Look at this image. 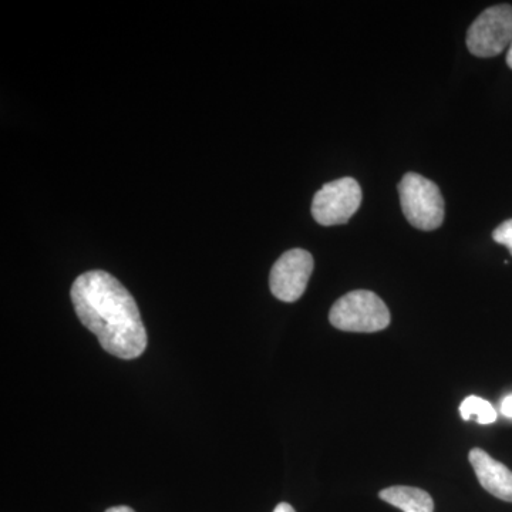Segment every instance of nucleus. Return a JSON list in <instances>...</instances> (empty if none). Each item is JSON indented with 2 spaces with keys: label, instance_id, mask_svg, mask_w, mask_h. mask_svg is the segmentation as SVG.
I'll return each mask as SVG.
<instances>
[{
  "label": "nucleus",
  "instance_id": "1",
  "mask_svg": "<svg viewBox=\"0 0 512 512\" xmlns=\"http://www.w3.org/2000/svg\"><path fill=\"white\" fill-rule=\"evenodd\" d=\"M70 295L80 322L97 336L107 353L131 360L146 352L147 332L137 303L109 272L80 275Z\"/></svg>",
  "mask_w": 512,
  "mask_h": 512
},
{
  "label": "nucleus",
  "instance_id": "2",
  "mask_svg": "<svg viewBox=\"0 0 512 512\" xmlns=\"http://www.w3.org/2000/svg\"><path fill=\"white\" fill-rule=\"evenodd\" d=\"M329 320L343 332L375 333L390 325V311L375 292L360 289L333 303Z\"/></svg>",
  "mask_w": 512,
  "mask_h": 512
},
{
  "label": "nucleus",
  "instance_id": "3",
  "mask_svg": "<svg viewBox=\"0 0 512 512\" xmlns=\"http://www.w3.org/2000/svg\"><path fill=\"white\" fill-rule=\"evenodd\" d=\"M404 217L420 231H434L444 221V198L439 185L417 173H407L399 183Z\"/></svg>",
  "mask_w": 512,
  "mask_h": 512
},
{
  "label": "nucleus",
  "instance_id": "4",
  "mask_svg": "<svg viewBox=\"0 0 512 512\" xmlns=\"http://www.w3.org/2000/svg\"><path fill=\"white\" fill-rule=\"evenodd\" d=\"M362 205V188L352 177L323 185L312 201V217L323 227L348 224Z\"/></svg>",
  "mask_w": 512,
  "mask_h": 512
},
{
  "label": "nucleus",
  "instance_id": "5",
  "mask_svg": "<svg viewBox=\"0 0 512 512\" xmlns=\"http://www.w3.org/2000/svg\"><path fill=\"white\" fill-rule=\"evenodd\" d=\"M512 43V6L495 5L485 9L467 32V47L471 55L494 57L501 55Z\"/></svg>",
  "mask_w": 512,
  "mask_h": 512
},
{
  "label": "nucleus",
  "instance_id": "6",
  "mask_svg": "<svg viewBox=\"0 0 512 512\" xmlns=\"http://www.w3.org/2000/svg\"><path fill=\"white\" fill-rule=\"evenodd\" d=\"M313 256L301 248L285 252L269 275V286L276 299L282 302H296L305 293L313 272Z\"/></svg>",
  "mask_w": 512,
  "mask_h": 512
},
{
  "label": "nucleus",
  "instance_id": "7",
  "mask_svg": "<svg viewBox=\"0 0 512 512\" xmlns=\"http://www.w3.org/2000/svg\"><path fill=\"white\" fill-rule=\"evenodd\" d=\"M481 487L500 500L512 503V471L494 460L481 448H473L468 456Z\"/></svg>",
  "mask_w": 512,
  "mask_h": 512
},
{
  "label": "nucleus",
  "instance_id": "8",
  "mask_svg": "<svg viewBox=\"0 0 512 512\" xmlns=\"http://www.w3.org/2000/svg\"><path fill=\"white\" fill-rule=\"evenodd\" d=\"M379 497L403 512H434L433 498L420 488L394 485L380 491Z\"/></svg>",
  "mask_w": 512,
  "mask_h": 512
},
{
  "label": "nucleus",
  "instance_id": "9",
  "mask_svg": "<svg viewBox=\"0 0 512 512\" xmlns=\"http://www.w3.org/2000/svg\"><path fill=\"white\" fill-rule=\"evenodd\" d=\"M460 414L463 420L476 419L478 424H491L497 420L493 404L481 397L470 396L461 403Z\"/></svg>",
  "mask_w": 512,
  "mask_h": 512
},
{
  "label": "nucleus",
  "instance_id": "10",
  "mask_svg": "<svg viewBox=\"0 0 512 512\" xmlns=\"http://www.w3.org/2000/svg\"><path fill=\"white\" fill-rule=\"evenodd\" d=\"M493 239L497 244L507 247L512 255V220L504 221L500 227L495 228Z\"/></svg>",
  "mask_w": 512,
  "mask_h": 512
},
{
  "label": "nucleus",
  "instance_id": "11",
  "mask_svg": "<svg viewBox=\"0 0 512 512\" xmlns=\"http://www.w3.org/2000/svg\"><path fill=\"white\" fill-rule=\"evenodd\" d=\"M501 413L508 417V419H512V394L505 397L503 403H501Z\"/></svg>",
  "mask_w": 512,
  "mask_h": 512
},
{
  "label": "nucleus",
  "instance_id": "12",
  "mask_svg": "<svg viewBox=\"0 0 512 512\" xmlns=\"http://www.w3.org/2000/svg\"><path fill=\"white\" fill-rule=\"evenodd\" d=\"M274 512H296V511L293 510V507L291 504L281 503L279 505H276Z\"/></svg>",
  "mask_w": 512,
  "mask_h": 512
},
{
  "label": "nucleus",
  "instance_id": "13",
  "mask_svg": "<svg viewBox=\"0 0 512 512\" xmlns=\"http://www.w3.org/2000/svg\"><path fill=\"white\" fill-rule=\"evenodd\" d=\"M106 512H136L133 508L126 507V505H120V507L109 508Z\"/></svg>",
  "mask_w": 512,
  "mask_h": 512
},
{
  "label": "nucleus",
  "instance_id": "14",
  "mask_svg": "<svg viewBox=\"0 0 512 512\" xmlns=\"http://www.w3.org/2000/svg\"><path fill=\"white\" fill-rule=\"evenodd\" d=\"M507 63H508V66H510L512 69V43H511V46L508 47Z\"/></svg>",
  "mask_w": 512,
  "mask_h": 512
}]
</instances>
